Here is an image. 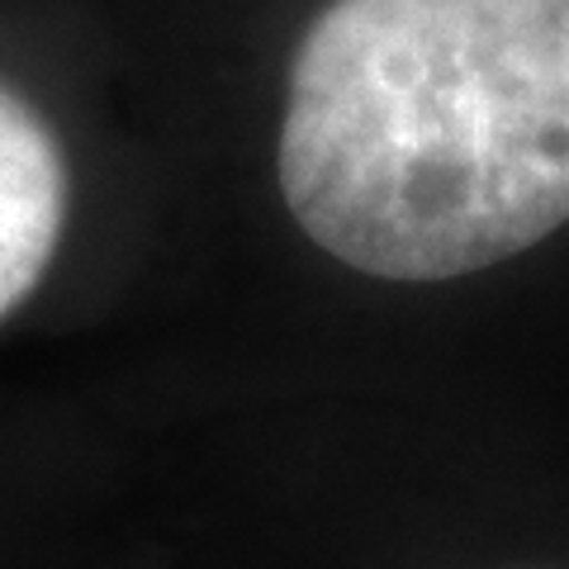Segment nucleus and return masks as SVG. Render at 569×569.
Listing matches in <instances>:
<instances>
[{"instance_id":"nucleus-1","label":"nucleus","mask_w":569,"mask_h":569,"mask_svg":"<svg viewBox=\"0 0 569 569\" xmlns=\"http://www.w3.org/2000/svg\"><path fill=\"white\" fill-rule=\"evenodd\" d=\"M276 176L361 276H475L569 223V0H328L290 62Z\"/></svg>"},{"instance_id":"nucleus-2","label":"nucleus","mask_w":569,"mask_h":569,"mask_svg":"<svg viewBox=\"0 0 569 569\" xmlns=\"http://www.w3.org/2000/svg\"><path fill=\"white\" fill-rule=\"evenodd\" d=\"M71 209V167L48 119L0 81V318L48 276Z\"/></svg>"}]
</instances>
